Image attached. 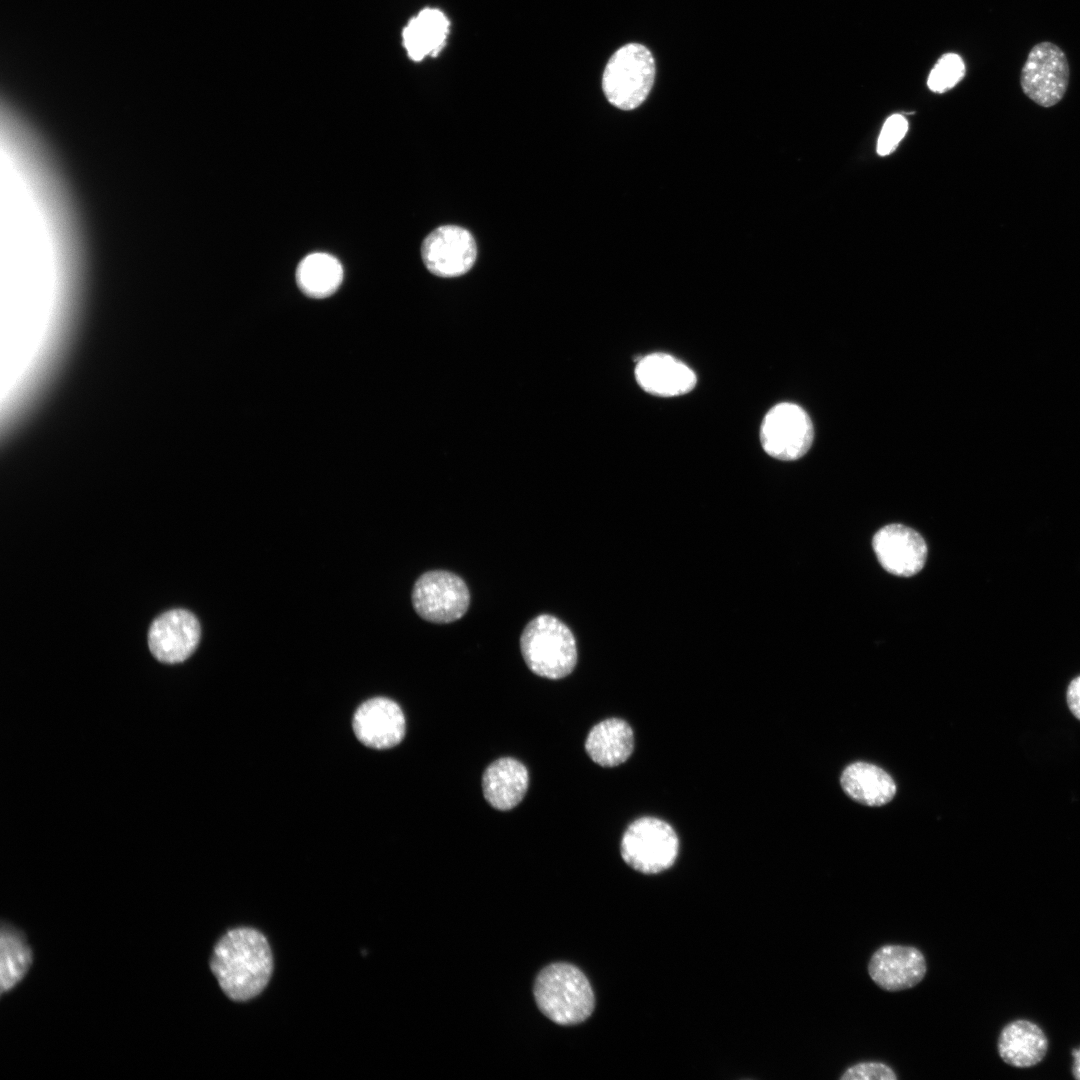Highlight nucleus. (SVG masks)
I'll use <instances>...</instances> for the list:
<instances>
[{"label":"nucleus","instance_id":"f257e3e1","mask_svg":"<svg viewBox=\"0 0 1080 1080\" xmlns=\"http://www.w3.org/2000/svg\"><path fill=\"white\" fill-rule=\"evenodd\" d=\"M223 992L232 1000L256 997L267 986L273 969L266 937L254 928H235L217 942L210 962Z\"/></svg>","mask_w":1080,"mask_h":1080},{"label":"nucleus","instance_id":"f03ea898","mask_svg":"<svg viewBox=\"0 0 1080 1080\" xmlns=\"http://www.w3.org/2000/svg\"><path fill=\"white\" fill-rule=\"evenodd\" d=\"M534 996L541 1012L561 1025H574L593 1012L595 998L586 976L568 963H554L537 976Z\"/></svg>","mask_w":1080,"mask_h":1080},{"label":"nucleus","instance_id":"7ed1b4c3","mask_svg":"<svg viewBox=\"0 0 1080 1080\" xmlns=\"http://www.w3.org/2000/svg\"><path fill=\"white\" fill-rule=\"evenodd\" d=\"M520 650L527 667L548 679L566 677L577 663L573 633L564 622L550 614L538 615L525 626L520 637Z\"/></svg>","mask_w":1080,"mask_h":1080},{"label":"nucleus","instance_id":"20e7f679","mask_svg":"<svg viewBox=\"0 0 1080 1080\" xmlns=\"http://www.w3.org/2000/svg\"><path fill=\"white\" fill-rule=\"evenodd\" d=\"M655 78L652 53L639 43L619 48L608 60L602 89L607 100L621 110H632L647 98Z\"/></svg>","mask_w":1080,"mask_h":1080},{"label":"nucleus","instance_id":"39448f33","mask_svg":"<svg viewBox=\"0 0 1080 1080\" xmlns=\"http://www.w3.org/2000/svg\"><path fill=\"white\" fill-rule=\"evenodd\" d=\"M620 852L633 869L655 874L669 869L679 853V839L673 827L656 817H641L625 830Z\"/></svg>","mask_w":1080,"mask_h":1080},{"label":"nucleus","instance_id":"423d86ee","mask_svg":"<svg viewBox=\"0 0 1080 1080\" xmlns=\"http://www.w3.org/2000/svg\"><path fill=\"white\" fill-rule=\"evenodd\" d=\"M1070 69L1063 50L1049 41L1035 44L1020 74L1024 94L1042 107L1062 100L1069 84Z\"/></svg>","mask_w":1080,"mask_h":1080},{"label":"nucleus","instance_id":"0eeeda50","mask_svg":"<svg viewBox=\"0 0 1080 1080\" xmlns=\"http://www.w3.org/2000/svg\"><path fill=\"white\" fill-rule=\"evenodd\" d=\"M416 613L432 623H450L460 619L470 604L469 589L458 575L433 570L422 574L412 590Z\"/></svg>","mask_w":1080,"mask_h":1080},{"label":"nucleus","instance_id":"6e6552de","mask_svg":"<svg viewBox=\"0 0 1080 1080\" xmlns=\"http://www.w3.org/2000/svg\"><path fill=\"white\" fill-rule=\"evenodd\" d=\"M814 429L806 411L800 406L783 402L765 415L760 429L764 451L779 460L793 461L807 453L813 442Z\"/></svg>","mask_w":1080,"mask_h":1080},{"label":"nucleus","instance_id":"1a4fd4ad","mask_svg":"<svg viewBox=\"0 0 1080 1080\" xmlns=\"http://www.w3.org/2000/svg\"><path fill=\"white\" fill-rule=\"evenodd\" d=\"M421 256L432 274L453 278L472 268L477 257V246L468 230L456 225H444L434 229L424 239Z\"/></svg>","mask_w":1080,"mask_h":1080},{"label":"nucleus","instance_id":"9d476101","mask_svg":"<svg viewBox=\"0 0 1080 1080\" xmlns=\"http://www.w3.org/2000/svg\"><path fill=\"white\" fill-rule=\"evenodd\" d=\"M200 631V624L190 611L172 609L152 622L148 632V645L159 661L179 663L196 649Z\"/></svg>","mask_w":1080,"mask_h":1080},{"label":"nucleus","instance_id":"9b49d317","mask_svg":"<svg viewBox=\"0 0 1080 1080\" xmlns=\"http://www.w3.org/2000/svg\"><path fill=\"white\" fill-rule=\"evenodd\" d=\"M872 544L881 566L893 575L913 576L926 562L924 539L907 526L890 524L881 528L874 535Z\"/></svg>","mask_w":1080,"mask_h":1080},{"label":"nucleus","instance_id":"f8f14e48","mask_svg":"<svg viewBox=\"0 0 1080 1080\" xmlns=\"http://www.w3.org/2000/svg\"><path fill=\"white\" fill-rule=\"evenodd\" d=\"M926 971V959L919 949L898 944L881 946L868 964L870 978L886 991L912 988L922 981Z\"/></svg>","mask_w":1080,"mask_h":1080},{"label":"nucleus","instance_id":"ddd939ff","mask_svg":"<svg viewBox=\"0 0 1080 1080\" xmlns=\"http://www.w3.org/2000/svg\"><path fill=\"white\" fill-rule=\"evenodd\" d=\"M353 730L360 742L374 749H388L405 735V716L391 699L376 697L365 701L353 717Z\"/></svg>","mask_w":1080,"mask_h":1080},{"label":"nucleus","instance_id":"4468645a","mask_svg":"<svg viewBox=\"0 0 1080 1080\" xmlns=\"http://www.w3.org/2000/svg\"><path fill=\"white\" fill-rule=\"evenodd\" d=\"M639 386L655 396L673 397L690 392L697 383L694 371L675 357L652 353L640 358L635 367Z\"/></svg>","mask_w":1080,"mask_h":1080},{"label":"nucleus","instance_id":"2eb2a0df","mask_svg":"<svg viewBox=\"0 0 1080 1080\" xmlns=\"http://www.w3.org/2000/svg\"><path fill=\"white\" fill-rule=\"evenodd\" d=\"M529 783L528 770L523 763L504 757L492 762L484 771L482 789L486 801L495 809L507 811L524 798Z\"/></svg>","mask_w":1080,"mask_h":1080},{"label":"nucleus","instance_id":"dca6fc26","mask_svg":"<svg viewBox=\"0 0 1080 1080\" xmlns=\"http://www.w3.org/2000/svg\"><path fill=\"white\" fill-rule=\"evenodd\" d=\"M997 1049L1006 1064L1016 1068H1029L1045 1057L1048 1039L1036 1023L1017 1019L1003 1027L998 1037Z\"/></svg>","mask_w":1080,"mask_h":1080},{"label":"nucleus","instance_id":"f3484780","mask_svg":"<svg viewBox=\"0 0 1080 1080\" xmlns=\"http://www.w3.org/2000/svg\"><path fill=\"white\" fill-rule=\"evenodd\" d=\"M449 29L450 21L440 9H422L402 30V45L409 59L420 62L427 56L436 57L446 44Z\"/></svg>","mask_w":1080,"mask_h":1080},{"label":"nucleus","instance_id":"a211bd4d","mask_svg":"<svg viewBox=\"0 0 1080 1080\" xmlns=\"http://www.w3.org/2000/svg\"><path fill=\"white\" fill-rule=\"evenodd\" d=\"M634 735L631 726L622 719H605L592 727L585 749L593 762L602 767H615L632 754Z\"/></svg>","mask_w":1080,"mask_h":1080},{"label":"nucleus","instance_id":"6ab92c4d","mask_svg":"<svg viewBox=\"0 0 1080 1080\" xmlns=\"http://www.w3.org/2000/svg\"><path fill=\"white\" fill-rule=\"evenodd\" d=\"M844 792L854 801L867 806H882L892 800L896 784L882 768L865 762L847 766L841 775Z\"/></svg>","mask_w":1080,"mask_h":1080},{"label":"nucleus","instance_id":"aec40b11","mask_svg":"<svg viewBox=\"0 0 1080 1080\" xmlns=\"http://www.w3.org/2000/svg\"><path fill=\"white\" fill-rule=\"evenodd\" d=\"M343 268L340 261L324 252H314L305 256L296 269V283L299 289L312 298H324L332 295L341 285Z\"/></svg>","mask_w":1080,"mask_h":1080},{"label":"nucleus","instance_id":"412c9836","mask_svg":"<svg viewBox=\"0 0 1080 1080\" xmlns=\"http://www.w3.org/2000/svg\"><path fill=\"white\" fill-rule=\"evenodd\" d=\"M32 962L31 950L22 934L10 925H2L0 936V986L4 993L26 974Z\"/></svg>","mask_w":1080,"mask_h":1080},{"label":"nucleus","instance_id":"4be33fe9","mask_svg":"<svg viewBox=\"0 0 1080 1080\" xmlns=\"http://www.w3.org/2000/svg\"><path fill=\"white\" fill-rule=\"evenodd\" d=\"M965 65L955 53L944 54L931 70L927 85L936 93H943L953 88L964 76Z\"/></svg>","mask_w":1080,"mask_h":1080},{"label":"nucleus","instance_id":"5701e85b","mask_svg":"<svg viewBox=\"0 0 1080 1080\" xmlns=\"http://www.w3.org/2000/svg\"><path fill=\"white\" fill-rule=\"evenodd\" d=\"M908 122L901 114L891 115L884 123L877 142V153L886 156L892 153L905 136Z\"/></svg>","mask_w":1080,"mask_h":1080},{"label":"nucleus","instance_id":"b1692460","mask_svg":"<svg viewBox=\"0 0 1080 1080\" xmlns=\"http://www.w3.org/2000/svg\"><path fill=\"white\" fill-rule=\"evenodd\" d=\"M842 1080H896L895 1071L882 1062H861L850 1066L841 1075Z\"/></svg>","mask_w":1080,"mask_h":1080},{"label":"nucleus","instance_id":"393cba45","mask_svg":"<svg viewBox=\"0 0 1080 1080\" xmlns=\"http://www.w3.org/2000/svg\"><path fill=\"white\" fill-rule=\"evenodd\" d=\"M1066 698L1070 711L1080 720V676L1070 682Z\"/></svg>","mask_w":1080,"mask_h":1080},{"label":"nucleus","instance_id":"a878e982","mask_svg":"<svg viewBox=\"0 0 1080 1080\" xmlns=\"http://www.w3.org/2000/svg\"><path fill=\"white\" fill-rule=\"evenodd\" d=\"M1072 1056L1074 1059L1072 1065V1075L1074 1078L1080 1080V1048L1073 1049Z\"/></svg>","mask_w":1080,"mask_h":1080}]
</instances>
